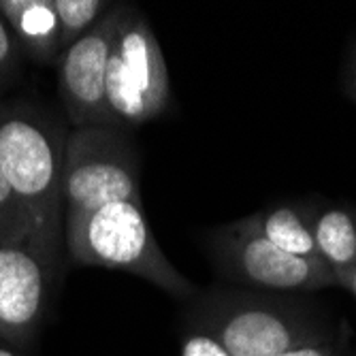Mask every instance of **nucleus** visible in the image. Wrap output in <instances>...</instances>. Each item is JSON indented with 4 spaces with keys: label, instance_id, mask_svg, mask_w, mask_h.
<instances>
[{
    "label": "nucleus",
    "instance_id": "1",
    "mask_svg": "<svg viewBox=\"0 0 356 356\" xmlns=\"http://www.w3.org/2000/svg\"><path fill=\"white\" fill-rule=\"evenodd\" d=\"M67 137L43 109L22 101L0 103V171L32 220V239L56 256L64 245Z\"/></svg>",
    "mask_w": 356,
    "mask_h": 356
},
{
    "label": "nucleus",
    "instance_id": "2",
    "mask_svg": "<svg viewBox=\"0 0 356 356\" xmlns=\"http://www.w3.org/2000/svg\"><path fill=\"white\" fill-rule=\"evenodd\" d=\"M188 325L216 337L231 356H275L331 333L307 301L265 290L211 288L194 297Z\"/></svg>",
    "mask_w": 356,
    "mask_h": 356
},
{
    "label": "nucleus",
    "instance_id": "3",
    "mask_svg": "<svg viewBox=\"0 0 356 356\" xmlns=\"http://www.w3.org/2000/svg\"><path fill=\"white\" fill-rule=\"evenodd\" d=\"M64 248L79 267L133 273L175 299L199 295L160 250L141 201H115L64 220Z\"/></svg>",
    "mask_w": 356,
    "mask_h": 356
},
{
    "label": "nucleus",
    "instance_id": "4",
    "mask_svg": "<svg viewBox=\"0 0 356 356\" xmlns=\"http://www.w3.org/2000/svg\"><path fill=\"white\" fill-rule=\"evenodd\" d=\"M107 111L113 128H135L160 118L171 101L169 69L147 17L124 5L107 60Z\"/></svg>",
    "mask_w": 356,
    "mask_h": 356
},
{
    "label": "nucleus",
    "instance_id": "5",
    "mask_svg": "<svg viewBox=\"0 0 356 356\" xmlns=\"http://www.w3.org/2000/svg\"><path fill=\"white\" fill-rule=\"evenodd\" d=\"M115 201H141L139 152L126 131L73 128L64 147V220Z\"/></svg>",
    "mask_w": 356,
    "mask_h": 356
},
{
    "label": "nucleus",
    "instance_id": "6",
    "mask_svg": "<svg viewBox=\"0 0 356 356\" xmlns=\"http://www.w3.org/2000/svg\"><path fill=\"white\" fill-rule=\"evenodd\" d=\"M207 250L220 277L254 290L286 295L337 286L322 261H305L280 250L243 220L211 231Z\"/></svg>",
    "mask_w": 356,
    "mask_h": 356
},
{
    "label": "nucleus",
    "instance_id": "7",
    "mask_svg": "<svg viewBox=\"0 0 356 356\" xmlns=\"http://www.w3.org/2000/svg\"><path fill=\"white\" fill-rule=\"evenodd\" d=\"M60 256L28 237L0 243V339L24 350L43 329Z\"/></svg>",
    "mask_w": 356,
    "mask_h": 356
},
{
    "label": "nucleus",
    "instance_id": "8",
    "mask_svg": "<svg viewBox=\"0 0 356 356\" xmlns=\"http://www.w3.org/2000/svg\"><path fill=\"white\" fill-rule=\"evenodd\" d=\"M124 5H111L58 60V94L73 128L111 126L107 111V60Z\"/></svg>",
    "mask_w": 356,
    "mask_h": 356
},
{
    "label": "nucleus",
    "instance_id": "9",
    "mask_svg": "<svg viewBox=\"0 0 356 356\" xmlns=\"http://www.w3.org/2000/svg\"><path fill=\"white\" fill-rule=\"evenodd\" d=\"M5 17L22 58L37 64H58L60 26L54 0H0Z\"/></svg>",
    "mask_w": 356,
    "mask_h": 356
},
{
    "label": "nucleus",
    "instance_id": "10",
    "mask_svg": "<svg viewBox=\"0 0 356 356\" xmlns=\"http://www.w3.org/2000/svg\"><path fill=\"white\" fill-rule=\"evenodd\" d=\"M316 209L312 203H280L241 220L280 250L305 261H322L312 231Z\"/></svg>",
    "mask_w": 356,
    "mask_h": 356
},
{
    "label": "nucleus",
    "instance_id": "11",
    "mask_svg": "<svg viewBox=\"0 0 356 356\" xmlns=\"http://www.w3.org/2000/svg\"><path fill=\"white\" fill-rule=\"evenodd\" d=\"M314 241L339 286L356 269V207L325 205L314 213Z\"/></svg>",
    "mask_w": 356,
    "mask_h": 356
},
{
    "label": "nucleus",
    "instance_id": "12",
    "mask_svg": "<svg viewBox=\"0 0 356 356\" xmlns=\"http://www.w3.org/2000/svg\"><path fill=\"white\" fill-rule=\"evenodd\" d=\"M109 7L111 3H103V0H54L60 26V56L75 45L109 11Z\"/></svg>",
    "mask_w": 356,
    "mask_h": 356
},
{
    "label": "nucleus",
    "instance_id": "13",
    "mask_svg": "<svg viewBox=\"0 0 356 356\" xmlns=\"http://www.w3.org/2000/svg\"><path fill=\"white\" fill-rule=\"evenodd\" d=\"M28 237H32V220L0 171V243H15Z\"/></svg>",
    "mask_w": 356,
    "mask_h": 356
},
{
    "label": "nucleus",
    "instance_id": "14",
    "mask_svg": "<svg viewBox=\"0 0 356 356\" xmlns=\"http://www.w3.org/2000/svg\"><path fill=\"white\" fill-rule=\"evenodd\" d=\"M22 60L24 58L19 54V47L11 35V30L5 17L0 15V90L15 83L22 71Z\"/></svg>",
    "mask_w": 356,
    "mask_h": 356
},
{
    "label": "nucleus",
    "instance_id": "15",
    "mask_svg": "<svg viewBox=\"0 0 356 356\" xmlns=\"http://www.w3.org/2000/svg\"><path fill=\"white\" fill-rule=\"evenodd\" d=\"M275 356H348L346 354V335L341 337L331 331L325 337L297 343Z\"/></svg>",
    "mask_w": 356,
    "mask_h": 356
},
{
    "label": "nucleus",
    "instance_id": "16",
    "mask_svg": "<svg viewBox=\"0 0 356 356\" xmlns=\"http://www.w3.org/2000/svg\"><path fill=\"white\" fill-rule=\"evenodd\" d=\"M181 356H231L226 348L211 335L188 329L181 337Z\"/></svg>",
    "mask_w": 356,
    "mask_h": 356
},
{
    "label": "nucleus",
    "instance_id": "17",
    "mask_svg": "<svg viewBox=\"0 0 356 356\" xmlns=\"http://www.w3.org/2000/svg\"><path fill=\"white\" fill-rule=\"evenodd\" d=\"M343 75H346V92L356 101V47L348 60V67H346Z\"/></svg>",
    "mask_w": 356,
    "mask_h": 356
},
{
    "label": "nucleus",
    "instance_id": "18",
    "mask_svg": "<svg viewBox=\"0 0 356 356\" xmlns=\"http://www.w3.org/2000/svg\"><path fill=\"white\" fill-rule=\"evenodd\" d=\"M0 356H24V354L19 352V348H15V346H11V343L0 339Z\"/></svg>",
    "mask_w": 356,
    "mask_h": 356
},
{
    "label": "nucleus",
    "instance_id": "19",
    "mask_svg": "<svg viewBox=\"0 0 356 356\" xmlns=\"http://www.w3.org/2000/svg\"><path fill=\"white\" fill-rule=\"evenodd\" d=\"M339 286H343L346 290H350V293L354 295V299H356V269H354V271H352V273H350V275H348Z\"/></svg>",
    "mask_w": 356,
    "mask_h": 356
}]
</instances>
